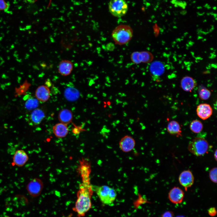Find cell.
<instances>
[{
    "label": "cell",
    "instance_id": "15",
    "mask_svg": "<svg viewBox=\"0 0 217 217\" xmlns=\"http://www.w3.org/2000/svg\"><path fill=\"white\" fill-rule=\"evenodd\" d=\"M195 80L191 77L186 76L183 77L181 82V88L186 92H191L197 86Z\"/></svg>",
    "mask_w": 217,
    "mask_h": 217
},
{
    "label": "cell",
    "instance_id": "30",
    "mask_svg": "<svg viewBox=\"0 0 217 217\" xmlns=\"http://www.w3.org/2000/svg\"><path fill=\"white\" fill-rule=\"evenodd\" d=\"M174 213L171 211L165 212L162 215V217H174Z\"/></svg>",
    "mask_w": 217,
    "mask_h": 217
},
{
    "label": "cell",
    "instance_id": "17",
    "mask_svg": "<svg viewBox=\"0 0 217 217\" xmlns=\"http://www.w3.org/2000/svg\"><path fill=\"white\" fill-rule=\"evenodd\" d=\"M149 68L152 74L156 76L161 75L165 71L164 64L159 61H155L153 62L150 64Z\"/></svg>",
    "mask_w": 217,
    "mask_h": 217
},
{
    "label": "cell",
    "instance_id": "26",
    "mask_svg": "<svg viewBox=\"0 0 217 217\" xmlns=\"http://www.w3.org/2000/svg\"><path fill=\"white\" fill-rule=\"evenodd\" d=\"M30 86V84L27 81H26L18 88H17L16 92L17 94L21 95L24 94Z\"/></svg>",
    "mask_w": 217,
    "mask_h": 217
},
{
    "label": "cell",
    "instance_id": "3",
    "mask_svg": "<svg viewBox=\"0 0 217 217\" xmlns=\"http://www.w3.org/2000/svg\"><path fill=\"white\" fill-rule=\"evenodd\" d=\"M209 147L207 141L204 138L197 137L191 141L188 145V150L193 155L203 156L207 152Z\"/></svg>",
    "mask_w": 217,
    "mask_h": 217
},
{
    "label": "cell",
    "instance_id": "2",
    "mask_svg": "<svg viewBox=\"0 0 217 217\" xmlns=\"http://www.w3.org/2000/svg\"><path fill=\"white\" fill-rule=\"evenodd\" d=\"M112 36L116 44L124 45L132 39L133 31L129 26L121 24L116 27L113 30Z\"/></svg>",
    "mask_w": 217,
    "mask_h": 217
},
{
    "label": "cell",
    "instance_id": "29",
    "mask_svg": "<svg viewBox=\"0 0 217 217\" xmlns=\"http://www.w3.org/2000/svg\"><path fill=\"white\" fill-rule=\"evenodd\" d=\"M208 212L209 215L211 216H214L217 214L216 210L214 207L209 208L208 210Z\"/></svg>",
    "mask_w": 217,
    "mask_h": 217
},
{
    "label": "cell",
    "instance_id": "27",
    "mask_svg": "<svg viewBox=\"0 0 217 217\" xmlns=\"http://www.w3.org/2000/svg\"><path fill=\"white\" fill-rule=\"evenodd\" d=\"M217 168L214 167L212 169L209 173V177L210 180L213 183H217Z\"/></svg>",
    "mask_w": 217,
    "mask_h": 217
},
{
    "label": "cell",
    "instance_id": "32",
    "mask_svg": "<svg viewBox=\"0 0 217 217\" xmlns=\"http://www.w3.org/2000/svg\"><path fill=\"white\" fill-rule=\"evenodd\" d=\"M176 217H185L184 216H183V215H179L177 216Z\"/></svg>",
    "mask_w": 217,
    "mask_h": 217
},
{
    "label": "cell",
    "instance_id": "14",
    "mask_svg": "<svg viewBox=\"0 0 217 217\" xmlns=\"http://www.w3.org/2000/svg\"><path fill=\"white\" fill-rule=\"evenodd\" d=\"M45 117V113L42 110L39 108L35 109L30 115L29 122L32 125H38Z\"/></svg>",
    "mask_w": 217,
    "mask_h": 217
},
{
    "label": "cell",
    "instance_id": "12",
    "mask_svg": "<svg viewBox=\"0 0 217 217\" xmlns=\"http://www.w3.org/2000/svg\"><path fill=\"white\" fill-rule=\"evenodd\" d=\"M50 92L46 86L41 85L38 87L35 92V96L37 100L43 102L47 101L50 97Z\"/></svg>",
    "mask_w": 217,
    "mask_h": 217
},
{
    "label": "cell",
    "instance_id": "18",
    "mask_svg": "<svg viewBox=\"0 0 217 217\" xmlns=\"http://www.w3.org/2000/svg\"><path fill=\"white\" fill-rule=\"evenodd\" d=\"M72 119V113L69 109H64L59 113L58 119L61 123L67 125L71 122Z\"/></svg>",
    "mask_w": 217,
    "mask_h": 217
},
{
    "label": "cell",
    "instance_id": "19",
    "mask_svg": "<svg viewBox=\"0 0 217 217\" xmlns=\"http://www.w3.org/2000/svg\"><path fill=\"white\" fill-rule=\"evenodd\" d=\"M167 130L168 132L172 135L177 137L181 136V130L180 125L178 122L175 121H170L168 124Z\"/></svg>",
    "mask_w": 217,
    "mask_h": 217
},
{
    "label": "cell",
    "instance_id": "8",
    "mask_svg": "<svg viewBox=\"0 0 217 217\" xmlns=\"http://www.w3.org/2000/svg\"><path fill=\"white\" fill-rule=\"evenodd\" d=\"M29 157L26 152L22 149L17 150L15 153L11 165L18 167L23 166L27 162Z\"/></svg>",
    "mask_w": 217,
    "mask_h": 217
},
{
    "label": "cell",
    "instance_id": "16",
    "mask_svg": "<svg viewBox=\"0 0 217 217\" xmlns=\"http://www.w3.org/2000/svg\"><path fill=\"white\" fill-rule=\"evenodd\" d=\"M53 131L55 135L58 138L65 137L68 133L69 129L67 125L61 123L56 124L53 127Z\"/></svg>",
    "mask_w": 217,
    "mask_h": 217
},
{
    "label": "cell",
    "instance_id": "7",
    "mask_svg": "<svg viewBox=\"0 0 217 217\" xmlns=\"http://www.w3.org/2000/svg\"><path fill=\"white\" fill-rule=\"evenodd\" d=\"M179 182L186 190L191 187L194 181V178L192 172L189 170L183 171L180 175L178 178Z\"/></svg>",
    "mask_w": 217,
    "mask_h": 217
},
{
    "label": "cell",
    "instance_id": "1",
    "mask_svg": "<svg viewBox=\"0 0 217 217\" xmlns=\"http://www.w3.org/2000/svg\"><path fill=\"white\" fill-rule=\"evenodd\" d=\"M82 183L80 185L77 193V199L73 210L78 217L84 216L91 208V197L93 190L89 177L82 178Z\"/></svg>",
    "mask_w": 217,
    "mask_h": 217
},
{
    "label": "cell",
    "instance_id": "9",
    "mask_svg": "<svg viewBox=\"0 0 217 217\" xmlns=\"http://www.w3.org/2000/svg\"><path fill=\"white\" fill-rule=\"evenodd\" d=\"M184 197V193L180 188L175 187L169 191L168 197L170 201L174 204H179L183 201Z\"/></svg>",
    "mask_w": 217,
    "mask_h": 217
},
{
    "label": "cell",
    "instance_id": "33",
    "mask_svg": "<svg viewBox=\"0 0 217 217\" xmlns=\"http://www.w3.org/2000/svg\"><path fill=\"white\" fill-rule=\"evenodd\" d=\"M51 0H50V2H49V5H50V4Z\"/></svg>",
    "mask_w": 217,
    "mask_h": 217
},
{
    "label": "cell",
    "instance_id": "24",
    "mask_svg": "<svg viewBox=\"0 0 217 217\" xmlns=\"http://www.w3.org/2000/svg\"><path fill=\"white\" fill-rule=\"evenodd\" d=\"M142 56V62L145 63H150L153 59V56L152 54L148 51L140 52Z\"/></svg>",
    "mask_w": 217,
    "mask_h": 217
},
{
    "label": "cell",
    "instance_id": "25",
    "mask_svg": "<svg viewBox=\"0 0 217 217\" xmlns=\"http://www.w3.org/2000/svg\"><path fill=\"white\" fill-rule=\"evenodd\" d=\"M132 61L136 64H140L142 62V56L140 52L136 51L132 53L131 55Z\"/></svg>",
    "mask_w": 217,
    "mask_h": 217
},
{
    "label": "cell",
    "instance_id": "11",
    "mask_svg": "<svg viewBox=\"0 0 217 217\" xmlns=\"http://www.w3.org/2000/svg\"><path fill=\"white\" fill-rule=\"evenodd\" d=\"M119 145L120 149L123 152H128L134 148L135 142L132 137L127 135L121 139Z\"/></svg>",
    "mask_w": 217,
    "mask_h": 217
},
{
    "label": "cell",
    "instance_id": "5",
    "mask_svg": "<svg viewBox=\"0 0 217 217\" xmlns=\"http://www.w3.org/2000/svg\"><path fill=\"white\" fill-rule=\"evenodd\" d=\"M108 9L113 16L121 17L127 13L128 5L125 0H110L108 4Z\"/></svg>",
    "mask_w": 217,
    "mask_h": 217
},
{
    "label": "cell",
    "instance_id": "22",
    "mask_svg": "<svg viewBox=\"0 0 217 217\" xmlns=\"http://www.w3.org/2000/svg\"><path fill=\"white\" fill-rule=\"evenodd\" d=\"M198 91L199 97L202 100L208 99L211 95L210 91L203 86H199Z\"/></svg>",
    "mask_w": 217,
    "mask_h": 217
},
{
    "label": "cell",
    "instance_id": "10",
    "mask_svg": "<svg viewBox=\"0 0 217 217\" xmlns=\"http://www.w3.org/2000/svg\"><path fill=\"white\" fill-rule=\"evenodd\" d=\"M196 112L198 116L203 120L209 118L212 114V109L210 105L206 103H202L197 107Z\"/></svg>",
    "mask_w": 217,
    "mask_h": 217
},
{
    "label": "cell",
    "instance_id": "21",
    "mask_svg": "<svg viewBox=\"0 0 217 217\" xmlns=\"http://www.w3.org/2000/svg\"><path fill=\"white\" fill-rule=\"evenodd\" d=\"M190 127V130L193 133H198L200 132L203 129V124L199 120H193L191 123Z\"/></svg>",
    "mask_w": 217,
    "mask_h": 217
},
{
    "label": "cell",
    "instance_id": "13",
    "mask_svg": "<svg viewBox=\"0 0 217 217\" xmlns=\"http://www.w3.org/2000/svg\"><path fill=\"white\" fill-rule=\"evenodd\" d=\"M73 68V63L67 60H62L58 66V72L61 75L67 76L71 72Z\"/></svg>",
    "mask_w": 217,
    "mask_h": 217
},
{
    "label": "cell",
    "instance_id": "28",
    "mask_svg": "<svg viewBox=\"0 0 217 217\" xmlns=\"http://www.w3.org/2000/svg\"><path fill=\"white\" fill-rule=\"evenodd\" d=\"M9 5L4 0H0V10H7Z\"/></svg>",
    "mask_w": 217,
    "mask_h": 217
},
{
    "label": "cell",
    "instance_id": "23",
    "mask_svg": "<svg viewBox=\"0 0 217 217\" xmlns=\"http://www.w3.org/2000/svg\"><path fill=\"white\" fill-rule=\"evenodd\" d=\"M39 101L37 99L30 98L26 102L25 104V108L29 110L36 108L39 105Z\"/></svg>",
    "mask_w": 217,
    "mask_h": 217
},
{
    "label": "cell",
    "instance_id": "31",
    "mask_svg": "<svg viewBox=\"0 0 217 217\" xmlns=\"http://www.w3.org/2000/svg\"><path fill=\"white\" fill-rule=\"evenodd\" d=\"M217 150L216 149L214 153V157L215 158V159L216 160V161H217Z\"/></svg>",
    "mask_w": 217,
    "mask_h": 217
},
{
    "label": "cell",
    "instance_id": "6",
    "mask_svg": "<svg viewBox=\"0 0 217 217\" xmlns=\"http://www.w3.org/2000/svg\"><path fill=\"white\" fill-rule=\"evenodd\" d=\"M43 187L42 181L38 178H35L27 184V190L29 194L32 197H36L41 194Z\"/></svg>",
    "mask_w": 217,
    "mask_h": 217
},
{
    "label": "cell",
    "instance_id": "20",
    "mask_svg": "<svg viewBox=\"0 0 217 217\" xmlns=\"http://www.w3.org/2000/svg\"><path fill=\"white\" fill-rule=\"evenodd\" d=\"M64 95L67 100L73 101L77 100L79 98L80 93L78 90L75 88L69 87L65 90Z\"/></svg>",
    "mask_w": 217,
    "mask_h": 217
},
{
    "label": "cell",
    "instance_id": "4",
    "mask_svg": "<svg viewBox=\"0 0 217 217\" xmlns=\"http://www.w3.org/2000/svg\"><path fill=\"white\" fill-rule=\"evenodd\" d=\"M95 191L101 202L106 205L113 203L117 196L115 190L107 185L97 187Z\"/></svg>",
    "mask_w": 217,
    "mask_h": 217
}]
</instances>
